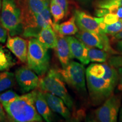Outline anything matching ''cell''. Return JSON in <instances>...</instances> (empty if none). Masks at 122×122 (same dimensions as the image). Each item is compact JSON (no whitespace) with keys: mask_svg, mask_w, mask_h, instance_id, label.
Returning a JSON list of instances; mask_svg holds the SVG:
<instances>
[{"mask_svg":"<svg viewBox=\"0 0 122 122\" xmlns=\"http://www.w3.org/2000/svg\"><path fill=\"white\" fill-rule=\"evenodd\" d=\"M108 63L117 70L122 67V56H111L108 59Z\"/></svg>","mask_w":122,"mask_h":122,"instance_id":"cell-28","label":"cell"},{"mask_svg":"<svg viewBox=\"0 0 122 122\" xmlns=\"http://www.w3.org/2000/svg\"><path fill=\"white\" fill-rule=\"evenodd\" d=\"M50 11L51 16H53L54 23H57L61 20L63 19L66 15L63 9L56 2L55 0H50Z\"/></svg>","mask_w":122,"mask_h":122,"instance_id":"cell-23","label":"cell"},{"mask_svg":"<svg viewBox=\"0 0 122 122\" xmlns=\"http://www.w3.org/2000/svg\"><path fill=\"white\" fill-rule=\"evenodd\" d=\"M39 88L58 96L63 101L70 110H72L74 102L65 84V81L57 70L50 69L44 77L40 79Z\"/></svg>","mask_w":122,"mask_h":122,"instance_id":"cell-3","label":"cell"},{"mask_svg":"<svg viewBox=\"0 0 122 122\" xmlns=\"http://www.w3.org/2000/svg\"><path fill=\"white\" fill-rule=\"evenodd\" d=\"M53 30L57 34L65 36L76 35L79 31L78 27L76 25L75 16H72L68 20L61 24L54 23Z\"/></svg>","mask_w":122,"mask_h":122,"instance_id":"cell-18","label":"cell"},{"mask_svg":"<svg viewBox=\"0 0 122 122\" xmlns=\"http://www.w3.org/2000/svg\"><path fill=\"white\" fill-rule=\"evenodd\" d=\"M69 44L71 58L79 60L83 65H86L89 63L88 58V47L83 42L72 36H66Z\"/></svg>","mask_w":122,"mask_h":122,"instance_id":"cell-13","label":"cell"},{"mask_svg":"<svg viewBox=\"0 0 122 122\" xmlns=\"http://www.w3.org/2000/svg\"><path fill=\"white\" fill-rule=\"evenodd\" d=\"M54 49L62 68H65L72 59L69 44L66 36L57 34V42Z\"/></svg>","mask_w":122,"mask_h":122,"instance_id":"cell-15","label":"cell"},{"mask_svg":"<svg viewBox=\"0 0 122 122\" xmlns=\"http://www.w3.org/2000/svg\"><path fill=\"white\" fill-rule=\"evenodd\" d=\"M7 48L23 63L27 59L28 41L19 36H7L6 44Z\"/></svg>","mask_w":122,"mask_h":122,"instance_id":"cell-12","label":"cell"},{"mask_svg":"<svg viewBox=\"0 0 122 122\" xmlns=\"http://www.w3.org/2000/svg\"><path fill=\"white\" fill-rule=\"evenodd\" d=\"M86 84L91 102L94 106L101 104L113 93L115 87L102 77L86 74Z\"/></svg>","mask_w":122,"mask_h":122,"instance_id":"cell-6","label":"cell"},{"mask_svg":"<svg viewBox=\"0 0 122 122\" xmlns=\"http://www.w3.org/2000/svg\"><path fill=\"white\" fill-rule=\"evenodd\" d=\"M116 48H117V49L119 50V51H120V52H122V39L117 41Z\"/></svg>","mask_w":122,"mask_h":122,"instance_id":"cell-36","label":"cell"},{"mask_svg":"<svg viewBox=\"0 0 122 122\" xmlns=\"http://www.w3.org/2000/svg\"><path fill=\"white\" fill-rule=\"evenodd\" d=\"M109 13L107 9H102V8H97L96 9L95 14L97 17H103L107 14Z\"/></svg>","mask_w":122,"mask_h":122,"instance_id":"cell-32","label":"cell"},{"mask_svg":"<svg viewBox=\"0 0 122 122\" xmlns=\"http://www.w3.org/2000/svg\"><path fill=\"white\" fill-rule=\"evenodd\" d=\"M121 39H122V30L121 31H120L119 32H118V33H117V34L112 36L111 40L113 42H117L118 41V40H120Z\"/></svg>","mask_w":122,"mask_h":122,"instance_id":"cell-35","label":"cell"},{"mask_svg":"<svg viewBox=\"0 0 122 122\" xmlns=\"http://www.w3.org/2000/svg\"><path fill=\"white\" fill-rule=\"evenodd\" d=\"M50 0H23L22 24L23 28L32 22L35 15L42 11L49 5Z\"/></svg>","mask_w":122,"mask_h":122,"instance_id":"cell-10","label":"cell"},{"mask_svg":"<svg viewBox=\"0 0 122 122\" xmlns=\"http://www.w3.org/2000/svg\"><path fill=\"white\" fill-rule=\"evenodd\" d=\"M112 5L122 6V0H97L96 2L97 8L107 9Z\"/></svg>","mask_w":122,"mask_h":122,"instance_id":"cell-26","label":"cell"},{"mask_svg":"<svg viewBox=\"0 0 122 122\" xmlns=\"http://www.w3.org/2000/svg\"><path fill=\"white\" fill-rule=\"evenodd\" d=\"M15 80L23 93H28L39 87L38 75L28 67H21L15 71Z\"/></svg>","mask_w":122,"mask_h":122,"instance_id":"cell-9","label":"cell"},{"mask_svg":"<svg viewBox=\"0 0 122 122\" xmlns=\"http://www.w3.org/2000/svg\"><path fill=\"white\" fill-rule=\"evenodd\" d=\"M103 22L106 24H111L118 22L119 19L117 15L112 13H108L103 16Z\"/></svg>","mask_w":122,"mask_h":122,"instance_id":"cell-29","label":"cell"},{"mask_svg":"<svg viewBox=\"0 0 122 122\" xmlns=\"http://www.w3.org/2000/svg\"><path fill=\"white\" fill-rule=\"evenodd\" d=\"M36 89L18 96L9 102L1 103L9 118L15 122H40L42 118L35 104Z\"/></svg>","mask_w":122,"mask_h":122,"instance_id":"cell-1","label":"cell"},{"mask_svg":"<svg viewBox=\"0 0 122 122\" xmlns=\"http://www.w3.org/2000/svg\"><path fill=\"white\" fill-rule=\"evenodd\" d=\"M27 67L39 76L46 74L49 68L50 57L48 49L41 44L36 38L28 41Z\"/></svg>","mask_w":122,"mask_h":122,"instance_id":"cell-2","label":"cell"},{"mask_svg":"<svg viewBox=\"0 0 122 122\" xmlns=\"http://www.w3.org/2000/svg\"><path fill=\"white\" fill-rule=\"evenodd\" d=\"M7 119V117L5 112L4 109L2 104L0 103V122L6 121Z\"/></svg>","mask_w":122,"mask_h":122,"instance_id":"cell-34","label":"cell"},{"mask_svg":"<svg viewBox=\"0 0 122 122\" xmlns=\"http://www.w3.org/2000/svg\"><path fill=\"white\" fill-rule=\"evenodd\" d=\"M119 74V80L118 83V89L122 92V67L117 70Z\"/></svg>","mask_w":122,"mask_h":122,"instance_id":"cell-33","label":"cell"},{"mask_svg":"<svg viewBox=\"0 0 122 122\" xmlns=\"http://www.w3.org/2000/svg\"><path fill=\"white\" fill-rule=\"evenodd\" d=\"M88 58L90 62L104 63L108 60L109 56L107 51L100 49L88 47Z\"/></svg>","mask_w":122,"mask_h":122,"instance_id":"cell-21","label":"cell"},{"mask_svg":"<svg viewBox=\"0 0 122 122\" xmlns=\"http://www.w3.org/2000/svg\"><path fill=\"white\" fill-rule=\"evenodd\" d=\"M75 22L80 30H87L97 33L102 31L100 23L103 19V17H93L87 13L81 10H75L74 14Z\"/></svg>","mask_w":122,"mask_h":122,"instance_id":"cell-11","label":"cell"},{"mask_svg":"<svg viewBox=\"0 0 122 122\" xmlns=\"http://www.w3.org/2000/svg\"><path fill=\"white\" fill-rule=\"evenodd\" d=\"M15 83V77L14 73L7 71L0 72V93L12 88Z\"/></svg>","mask_w":122,"mask_h":122,"instance_id":"cell-20","label":"cell"},{"mask_svg":"<svg viewBox=\"0 0 122 122\" xmlns=\"http://www.w3.org/2000/svg\"><path fill=\"white\" fill-rule=\"evenodd\" d=\"M121 54H122V52L121 53Z\"/></svg>","mask_w":122,"mask_h":122,"instance_id":"cell-39","label":"cell"},{"mask_svg":"<svg viewBox=\"0 0 122 122\" xmlns=\"http://www.w3.org/2000/svg\"><path fill=\"white\" fill-rule=\"evenodd\" d=\"M35 104L37 111L46 122H51L53 119L51 110L44 97L42 91L36 89L35 96Z\"/></svg>","mask_w":122,"mask_h":122,"instance_id":"cell-16","label":"cell"},{"mask_svg":"<svg viewBox=\"0 0 122 122\" xmlns=\"http://www.w3.org/2000/svg\"><path fill=\"white\" fill-rule=\"evenodd\" d=\"M122 30V18L119 19L118 22L111 24H106L102 31L111 36H114Z\"/></svg>","mask_w":122,"mask_h":122,"instance_id":"cell-25","label":"cell"},{"mask_svg":"<svg viewBox=\"0 0 122 122\" xmlns=\"http://www.w3.org/2000/svg\"><path fill=\"white\" fill-rule=\"evenodd\" d=\"M42 92L51 111L60 114L65 119H70L71 118V112L63 101L58 96L49 92L44 91Z\"/></svg>","mask_w":122,"mask_h":122,"instance_id":"cell-14","label":"cell"},{"mask_svg":"<svg viewBox=\"0 0 122 122\" xmlns=\"http://www.w3.org/2000/svg\"><path fill=\"white\" fill-rule=\"evenodd\" d=\"M119 122H122V107L120 110V113H119Z\"/></svg>","mask_w":122,"mask_h":122,"instance_id":"cell-37","label":"cell"},{"mask_svg":"<svg viewBox=\"0 0 122 122\" xmlns=\"http://www.w3.org/2000/svg\"><path fill=\"white\" fill-rule=\"evenodd\" d=\"M7 30L0 23V43H5L7 39Z\"/></svg>","mask_w":122,"mask_h":122,"instance_id":"cell-30","label":"cell"},{"mask_svg":"<svg viewBox=\"0 0 122 122\" xmlns=\"http://www.w3.org/2000/svg\"><path fill=\"white\" fill-rule=\"evenodd\" d=\"M105 72V70L102 64L92 63L86 69V74H88L98 78L102 77Z\"/></svg>","mask_w":122,"mask_h":122,"instance_id":"cell-24","label":"cell"},{"mask_svg":"<svg viewBox=\"0 0 122 122\" xmlns=\"http://www.w3.org/2000/svg\"><path fill=\"white\" fill-rule=\"evenodd\" d=\"M2 0H0V16H1V9H2ZM0 23H1V20H0Z\"/></svg>","mask_w":122,"mask_h":122,"instance_id":"cell-38","label":"cell"},{"mask_svg":"<svg viewBox=\"0 0 122 122\" xmlns=\"http://www.w3.org/2000/svg\"><path fill=\"white\" fill-rule=\"evenodd\" d=\"M56 1V2L58 4H59V5L62 7V8L63 9L64 11H65L66 14H67L68 12V1L67 0H55Z\"/></svg>","mask_w":122,"mask_h":122,"instance_id":"cell-31","label":"cell"},{"mask_svg":"<svg viewBox=\"0 0 122 122\" xmlns=\"http://www.w3.org/2000/svg\"><path fill=\"white\" fill-rule=\"evenodd\" d=\"M15 59L10 51L0 45V72L9 70L15 65Z\"/></svg>","mask_w":122,"mask_h":122,"instance_id":"cell-19","label":"cell"},{"mask_svg":"<svg viewBox=\"0 0 122 122\" xmlns=\"http://www.w3.org/2000/svg\"><path fill=\"white\" fill-rule=\"evenodd\" d=\"M102 64L103 65L105 70V74L102 78L107 81L113 85L114 87H115L118 84L119 80L118 71L113 66L110 65L107 62H105Z\"/></svg>","mask_w":122,"mask_h":122,"instance_id":"cell-22","label":"cell"},{"mask_svg":"<svg viewBox=\"0 0 122 122\" xmlns=\"http://www.w3.org/2000/svg\"><path fill=\"white\" fill-rule=\"evenodd\" d=\"M36 39L46 48L54 49L57 42V34L50 25L42 28Z\"/></svg>","mask_w":122,"mask_h":122,"instance_id":"cell-17","label":"cell"},{"mask_svg":"<svg viewBox=\"0 0 122 122\" xmlns=\"http://www.w3.org/2000/svg\"><path fill=\"white\" fill-rule=\"evenodd\" d=\"M57 71L65 82L80 93L85 94L86 93V70L83 64L71 61L65 68Z\"/></svg>","mask_w":122,"mask_h":122,"instance_id":"cell-5","label":"cell"},{"mask_svg":"<svg viewBox=\"0 0 122 122\" xmlns=\"http://www.w3.org/2000/svg\"><path fill=\"white\" fill-rule=\"evenodd\" d=\"M0 20L11 36L22 33V13L17 0H2Z\"/></svg>","mask_w":122,"mask_h":122,"instance_id":"cell-4","label":"cell"},{"mask_svg":"<svg viewBox=\"0 0 122 122\" xmlns=\"http://www.w3.org/2000/svg\"><path fill=\"white\" fill-rule=\"evenodd\" d=\"M76 37L88 47L97 48L112 54H118L111 48L109 38L107 36V34L103 32L97 33L87 30H80L76 34Z\"/></svg>","mask_w":122,"mask_h":122,"instance_id":"cell-8","label":"cell"},{"mask_svg":"<svg viewBox=\"0 0 122 122\" xmlns=\"http://www.w3.org/2000/svg\"><path fill=\"white\" fill-rule=\"evenodd\" d=\"M121 96L112 93L95 111L96 119L100 122H115L121 106Z\"/></svg>","mask_w":122,"mask_h":122,"instance_id":"cell-7","label":"cell"},{"mask_svg":"<svg viewBox=\"0 0 122 122\" xmlns=\"http://www.w3.org/2000/svg\"><path fill=\"white\" fill-rule=\"evenodd\" d=\"M19 95L16 94L14 91H11V90L2 92L0 93V103L9 102L14 99L16 98Z\"/></svg>","mask_w":122,"mask_h":122,"instance_id":"cell-27","label":"cell"}]
</instances>
